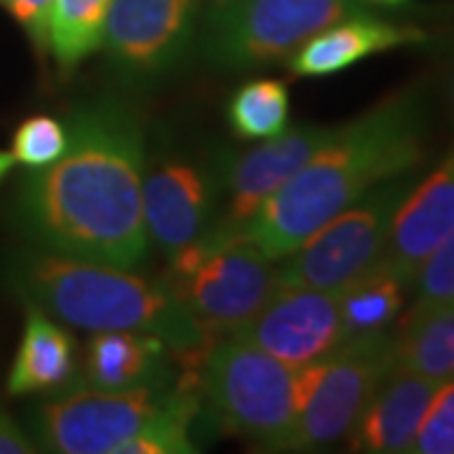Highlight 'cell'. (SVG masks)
Listing matches in <instances>:
<instances>
[{
    "mask_svg": "<svg viewBox=\"0 0 454 454\" xmlns=\"http://www.w3.org/2000/svg\"><path fill=\"white\" fill-rule=\"evenodd\" d=\"M411 288H414L411 306H432V303L454 301V232L424 260Z\"/></svg>",
    "mask_w": 454,
    "mask_h": 454,
    "instance_id": "484cf974",
    "label": "cell"
},
{
    "mask_svg": "<svg viewBox=\"0 0 454 454\" xmlns=\"http://www.w3.org/2000/svg\"><path fill=\"white\" fill-rule=\"evenodd\" d=\"M169 348L142 331H94L83 356V381L94 391L164 389Z\"/></svg>",
    "mask_w": 454,
    "mask_h": 454,
    "instance_id": "2e32d148",
    "label": "cell"
},
{
    "mask_svg": "<svg viewBox=\"0 0 454 454\" xmlns=\"http://www.w3.org/2000/svg\"><path fill=\"white\" fill-rule=\"evenodd\" d=\"M409 288L411 283L391 270L384 260L348 280L343 288H339L343 340L389 333L404 309Z\"/></svg>",
    "mask_w": 454,
    "mask_h": 454,
    "instance_id": "ffe728a7",
    "label": "cell"
},
{
    "mask_svg": "<svg viewBox=\"0 0 454 454\" xmlns=\"http://www.w3.org/2000/svg\"><path fill=\"white\" fill-rule=\"evenodd\" d=\"M195 391L172 389L162 411L146 424L145 429L131 439L121 454H187L195 452V444L190 437V429L197 417Z\"/></svg>",
    "mask_w": 454,
    "mask_h": 454,
    "instance_id": "603a6c76",
    "label": "cell"
},
{
    "mask_svg": "<svg viewBox=\"0 0 454 454\" xmlns=\"http://www.w3.org/2000/svg\"><path fill=\"white\" fill-rule=\"evenodd\" d=\"M452 109H454V68H452Z\"/></svg>",
    "mask_w": 454,
    "mask_h": 454,
    "instance_id": "1f68e13d",
    "label": "cell"
},
{
    "mask_svg": "<svg viewBox=\"0 0 454 454\" xmlns=\"http://www.w3.org/2000/svg\"><path fill=\"white\" fill-rule=\"evenodd\" d=\"M439 387L437 381L394 364L348 434L351 450L372 454L411 452Z\"/></svg>",
    "mask_w": 454,
    "mask_h": 454,
    "instance_id": "9a60e30c",
    "label": "cell"
},
{
    "mask_svg": "<svg viewBox=\"0 0 454 454\" xmlns=\"http://www.w3.org/2000/svg\"><path fill=\"white\" fill-rule=\"evenodd\" d=\"M391 366L394 331L343 340L298 369L295 419L276 452H318L348 437Z\"/></svg>",
    "mask_w": 454,
    "mask_h": 454,
    "instance_id": "8992f818",
    "label": "cell"
},
{
    "mask_svg": "<svg viewBox=\"0 0 454 454\" xmlns=\"http://www.w3.org/2000/svg\"><path fill=\"white\" fill-rule=\"evenodd\" d=\"M112 0H53L49 18V53L61 76H71L101 49Z\"/></svg>",
    "mask_w": 454,
    "mask_h": 454,
    "instance_id": "44dd1931",
    "label": "cell"
},
{
    "mask_svg": "<svg viewBox=\"0 0 454 454\" xmlns=\"http://www.w3.org/2000/svg\"><path fill=\"white\" fill-rule=\"evenodd\" d=\"M200 366L202 394L220 427L276 452L295 419L298 369L240 336L215 340Z\"/></svg>",
    "mask_w": 454,
    "mask_h": 454,
    "instance_id": "5b68a950",
    "label": "cell"
},
{
    "mask_svg": "<svg viewBox=\"0 0 454 454\" xmlns=\"http://www.w3.org/2000/svg\"><path fill=\"white\" fill-rule=\"evenodd\" d=\"M197 8L200 0H112L101 46L127 74H162L190 46Z\"/></svg>",
    "mask_w": 454,
    "mask_h": 454,
    "instance_id": "8fae6325",
    "label": "cell"
},
{
    "mask_svg": "<svg viewBox=\"0 0 454 454\" xmlns=\"http://www.w3.org/2000/svg\"><path fill=\"white\" fill-rule=\"evenodd\" d=\"M53 0H0V8L26 31L35 56H49V18Z\"/></svg>",
    "mask_w": 454,
    "mask_h": 454,
    "instance_id": "4316f807",
    "label": "cell"
},
{
    "mask_svg": "<svg viewBox=\"0 0 454 454\" xmlns=\"http://www.w3.org/2000/svg\"><path fill=\"white\" fill-rule=\"evenodd\" d=\"M66 146H68V127H64L53 116L38 114L18 124L11 154L16 164L43 169L64 154Z\"/></svg>",
    "mask_w": 454,
    "mask_h": 454,
    "instance_id": "cb8c5ba5",
    "label": "cell"
},
{
    "mask_svg": "<svg viewBox=\"0 0 454 454\" xmlns=\"http://www.w3.org/2000/svg\"><path fill=\"white\" fill-rule=\"evenodd\" d=\"M162 283L210 340L243 328L278 288V265L223 223L169 255Z\"/></svg>",
    "mask_w": 454,
    "mask_h": 454,
    "instance_id": "277c9868",
    "label": "cell"
},
{
    "mask_svg": "<svg viewBox=\"0 0 454 454\" xmlns=\"http://www.w3.org/2000/svg\"><path fill=\"white\" fill-rule=\"evenodd\" d=\"M417 454H454V379L442 384L411 444Z\"/></svg>",
    "mask_w": 454,
    "mask_h": 454,
    "instance_id": "d4e9b609",
    "label": "cell"
},
{
    "mask_svg": "<svg viewBox=\"0 0 454 454\" xmlns=\"http://www.w3.org/2000/svg\"><path fill=\"white\" fill-rule=\"evenodd\" d=\"M66 127L64 154L23 184L20 220L51 253L137 270L152 245L142 127L116 101L76 109Z\"/></svg>",
    "mask_w": 454,
    "mask_h": 454,
    "instance_id": "6da1fadb",
    "label": "cell"
},
{
    "mask_svg": "<svg viewBox=\"0 0 454 454\" xmlns=\"http://www.w3.org/2000/svg\"><path fill=\"white\" fill-rule=\"evenodd\" d=\"M13 167H16V160H13V154H11V152H3V149H0V182L8 177L11 172H13Z\"/></svg>",
    "mask_w": 454,
    "mask_h": 454,
    "instance_id": "f1b7e54d",
    "label": "cell"
},
{
    "mask_svg": "<svg viewBox=\"0 0 454 454\" xmlns=\"http://www.w3.org/2000/svg\"><path fill=\"white\" fill-rule=\"evenodd\" d=\"M172 389H83L51 399L35 411L41 450L59 454H121L167 404Z\"/></svg>",
    "mask_w": 454,
    "mask_h": 454,
    "instance_id": "9c48e42d",
    "label": "cell"
},
{
    "mask_svg": "<svg viewBox=\"0 0 454 454\" xmlns=\"http://www.w3.org/2000/svg\"><path fill=\"white\" fill-rule=\"evenodd\" d=\"M361 13V0H245L207 13L202 53L230 71L278 64L316 33Z\"/></svg>",
    "mask_w": 454,
    "mask_h": 454,
    "instance_id": "ba28073f",
    "label": "cell"
},
{
    "mask_svg": "<svg viewBox=\"0 0 454 454\" xmlns=\"http://www.w3.org/2000/svg\"><path fill=\"white\" fill-rule=\"evenodd\" d=\"M227 119L235 134L247 142H262L283 134L291 119V97L286 83L276 79L243 83L227 104Z\"/></svg>",
    "mask_w": 454,
    "mask_h": 454,
    "instance_id": "7402d4cb",
    "label": "cell"
},
{
    "mask_svg": "<svg viewBox=\"0 0 454 454\" xmlns=\"http://www.w3.org/2000/svg\"><path fill=\"white\" fill-rule=\"evenodd\" d=\"M217 184L205 167L187 160H160L145 175L142 207L149 243L164 255L205 235L215 220Z\"/></svg>",
    "mask_w": 454,
    "mask_h": 454,
    "instance_id": "4fadbf2b",
    "label": "cell"
},
{
    "mask_svg": "<svg viewBox=\"0 0 454 454\" xmlns=\"http://www.w3.org/2000/svg\"><path fill=\"white\" fill-rule=\"evenodd\" d=\"M76 372V346L64 325L53 321L41 306L26 301V325L13 366L8 373V391L23 396L35 391L59 389Z\"/></svg>",
    "mask_w": 454,
    "mask_h": 454,
    "instance_id": "ac0fdd59",
    "label": "cell"
},
{
    "mask_svg": "<svg viewBox=\"0 0 454 454\" xmlns=\"http://www.w3.org/2000/svg\"><path fill=\"white\" fill-rule=\"evenodd\" d=\"M232 336L293 369H303L343 343L339 291L276 288L265 306Z\"/></svg>",
    "mask_w": 454,
    "mask_h": 454,
    "instance_id": "30bf717a",
    "label": "cell"
},
{
    "mask_svg": "<svg viewBox=\"0 0 454 454\" xmlns=\"http://www.w3.org/2000/svg\"><path fill=\"white\" fill-rule=\"evenodd\" d=\"M245 0H210V11H225V8H232V5H240Z\"/></svg>",
    "mask_w": 454,
    "mask_h": 454,
    "instance_id": "f546056e",
    "label": "cell"
},
{
    "mask_svg": "<svg viewBox=\"0 0 454 454\" xmlns=\"http://www.w3.org/2000/svg\"><path fill=\"white\" fill-rule=\"evenodd\" d=\"M422 38V31L411 26H396L361 13L339 20L309 38L291 56V71L295 76H306V79L331 76L369 59L373 53L419 43Z\"/></svg>",
    "mask_w": 454,
    "mask_h": 454,
    "instance_id": "e0dca14e",
    "label": "cell"
},
{
    "mask_svg": "<svg viewBox=\"0 0 454 454\" xmlns=\"http://www.w3.org/2000/svg\"><path fill=\"white\" fill-rule=\"evenodd\" d=\"M454 232V146L444 162L414 184L391 227L384 262L406 283L414 278L439 245Z\"/></svg>",
    "mask_w": 454,
    "mask_h": 454,
    "instance_id": "5bb4252c",
    "label": "cell"
},
{
    "mask_svg": "<svg viewBox=\"0 0 454 454\" xmlns=\"http://www.w3.org/2000/svg\"><path fill=\"white\" fill-rule=\"evenodd\" d=\"M414 182L411 172L384 179L328 220L298 250L278 260V288L339 291L376 265L387 253L396 212Z\"/></svg>",
    "mask_w": 454,
    "mask_h": 454,
    "instance_id": "52a82bcc",
    "label": "cell"
},
{
    "mask_svg": "<svg viewBox=\"0 0 454 454\" xmlns=\"http://www.w3.org/2000/svg\"><path fill=\"white\" fill-rule=\"evenodd\" d=\"M336 134V127L303 124L288 127L273 139H262V145L235 154L223 167V187L227 192L225 217L220 220L227 227L243 230L247 220L262 207L265 200L293 179L310 157L328 145Z\"/></svg>",
    "mask_w": 454,
    "mask_h": 454,
    "instance_id": "7c38bea8",
    "label": "cell"
},
{
    "mask_svg": "<svg viewBox=\"0 0 454 454\" xmlns=\"http://www.w3.org/2000/svg\"><path fill=\"white\" fill-rule=\"evenodd\" d=\"M424 104L414 91L376 104L336 127L328 145L262 202L243 232L268 258L283 260L379 182L414 172L424 160Z\"/></svg>",
    "mask_w": 454,
    "mask_h": 454,
    "instance_id": "7a4b0ae2",
    "label": "cell"
},
{
    "mask_svg": "<svg viewBox=\"0 0 454 454\" xmlns=\"http://www.w3.org/2000/svg\"><path fill=\"white\" fill-rule=\"evenodd\" d=\"M394 364L429 381L454 379V301L411 306L394 331Z\"/></svg>",
    "mask_w": 454,
    "mask_h": 454,
    "instance_id": "d6986e66",
    "label": "cell"
},
{
    "mask_svg": "<svg viewBox=\"0 0 454 454\" xmlns=\"http://www.w3.org/2000/svg\"><path fill=\"white\" fill-rule=\"evenodd\" d=\"M16 286L26 301L68 325L154 333L190 369L202 364L215 343L179 309L160 280H146L129 268L49 250L20 260Z\"/></svg>",
    "mask_w": 454,
    "mask_h": 454,
    "instance_id": "3957f363",
    "label": "cell"
},
{
    "mask_svg": "<svg viewBox=\"0 0 454 454\" xmlns=\"http://www.w3.org/2000/svg\"><path fill=\"white\" fill-rule=\"evenodd\" d=\"M369 3H381V5H399L404 0H369Z\"/></svg>",
    "mask_w": 454,
    "mask_h": 454,
    "instance_id": "4dcf8cb0",
    "label": "cell"
},
{
    "mask_svg": "<svg viewBox=\"0 0 454 454\" xmlns=\"http://www.w3.org/2000/svg\"><path fill=\"white\" fill-rule=\"evenodd\" d=\"M38 447L18 427V422L0 406V454H31Z\"/></svg>",
    "mask_w": 454,
    "mask_h": 454,
    "instance_id": "83f0119b",
    "label": "cell"
}]
</instances>
